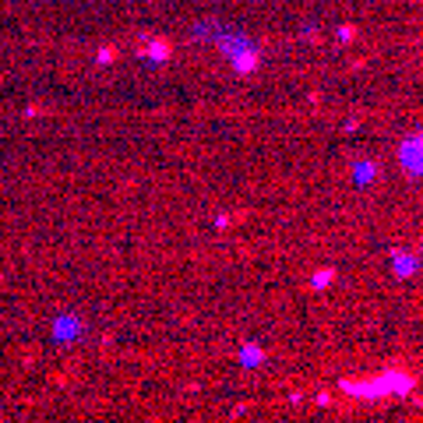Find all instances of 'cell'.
I'll list each match as a JSON object with an SVG mask.
<instances>
[{
    "instance_id": "cell-5",
    "label": "cell",
    "mask_w": 423,
    "mask_h": 423,
    "mask_svg": "<svg viewBox=\"0 0 423 423\" xmlns=\"http://www.w3.org/2000/svg\"><path fill=\"white\" fill-rule=\"evenodd\" d=\"M335 36H339V43H349V39L356 36V25H342V29H339Z\"/></svg>"
},
{
    "instance_id": "cell-1",
    "label": "cell",
    "mask_w": 423,
    "mask_h": 423,
    "mask_svg": "<svg viewBox=\"0 0 423 423\" xmlns=\"http://www.w3.org/2000/svg\"><path fill=\"white\" fill-rule=\"evenodd\" d=\"M233 64H237V71H240V74H251V71L261 64V53H258V50H244V53H237V60H233Z\"/></svg>"
},
{
    "instance_id": "cell-2",
    "label": "cell",
    "mask_w": 423,
    "mask_h": 423,
    "mask_svg": "<svg viewBox=\"0 0 423 423\" xmlns=\"http://www.w3.org/2000/svg\"><path fill=\"white\" fill-rule=\"evenodd\" d=\"M416 268H419V261H416L412 254H395V275H398V279H409Z\"/></svg>"
},
{
    "instance_id": "cell-3",
    "label": "cell",
    "mask_w": 423,
    "mask_h": 423,
    "mask_svg": "<svg viewBox=\"0 0 423 423\" xmlns=\"http://www.w3.org/2000/svg\"><path fill=\"white\" fill-rule=\"evenodd\" d=\"M353 176H356V183H370V180L377 176V166H374V162H356V166H353Z\"/></svg>"
},
{
    "instance_id": "cell-4",
    "label": "cell",
    "mask_w": 423,
    "mask_h": 423,
    "mask_svg": "<svg viewBox=\"0 0 423 423\" xmlns=\"http://www.w3.org/2000/svg\"><path fill=\"white\" fill-rule=\"evenodd\" d=\"M332 279H335V268H321L311 286H314V289H325V286H332Z\"/></svg>"
}]
</instances>
